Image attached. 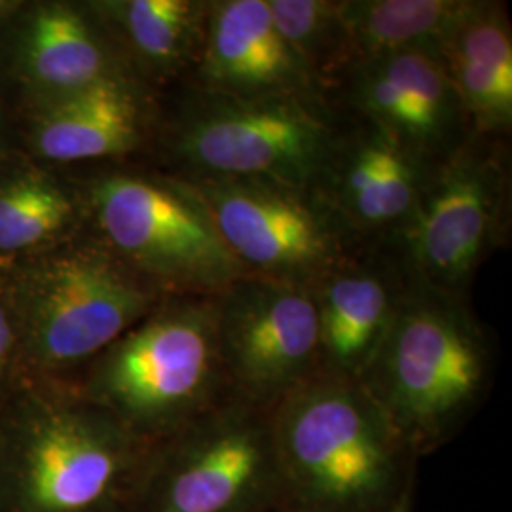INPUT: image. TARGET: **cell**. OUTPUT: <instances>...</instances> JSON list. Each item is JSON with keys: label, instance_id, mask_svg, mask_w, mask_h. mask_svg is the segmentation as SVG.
Masks as SVG:
<instances>
[{"label": "cell", "instance_id": "obj_1", "mask_svg": "<svg viewBox=\"0 0 512 512\" xmlns=\"http://www.w3.org/2000/svg\"><path fill=\"white\" fill-rule=\"evenodd\" d=\"M150 446L69 382L0 406V512H131Z\"/></svg>", "mask_w": 512, "mask_h": 512}, {"label": "cell", "instance_id": "obj_2", "mask_svg": "<svg viewBox=\"0 0 512 512\" xmlns=\"http://www.w3.org/2000/svg\"><path fill=\"white\" fill-rule=\"evenodd\" d=\"M281 512H387L414 497L418 456L359 378L321 368L272 410Z\"/></svg>", "mask_w": 512, "mask_h": 512}, {"label": "cell", "instance_id": "obj_3", "mask_svg": "<svg viewBox=\"0 0 512 512\" xmlns=\"http://www.w3.org/2000/svg\"><path fill=\"white\" fill-rule=\"evenodd\" d=\"M344 122L327 97L241 99L183 84L162 95L147 164L184 181L319 183Z\"/></svg>", "mask_w": 512, "mask_h": 512}, {"label": "cell", "instance_id": "obj_4", "mask_svg": "<svg viewBox=\"0 0 512 512\" xmlns=\"http://www.w3.org/2000/svg\"><path fill=\"white\" fill-rule=\"evenodd\" d=\"M492 376V342L471 300L412 277L359 380L420 459L459 435Z\"/></svg>", "mask_w": 512, "mask_h": 512}, {"label": "cell", "instance_id": "obj_5", "mask_svg": "<svg viewBox=\"0 0 512 512\" xmlns=\"http://www.w3.org/2000/svg\"><path fill=\"white\" fill-rule=\"evenodd\" d=\"M29 380L71 382L167 294L90 230L0 274Z\"/></svg>", "mask_w": 512, "mask_h": 512}, {"label": "cell", "instance_id": "obj_6", "mask_svg": "<svg viewBox=\"0 0 512 512\" xmlns=\"http://www.w3.org/2000/svg\"><path fill=\"white\" fill-rule=\"evenodd\" d=\"M69 384L147 444L181 431L232 397L215 296H167Z\"/></svg>", "mask_w": 512, "mask_h": 512}, {"label": "cell", "instance_id": "obj_7", "mask_svg": "<svg viewBox=\"0 0 512 512\" xmlns=\"http://www.w3.org/2000/svg\"><path fill=\"white\" fill-rule=\"evenodd\" d=\"M69 171L88 230L167 296H217L243 275L192 184L147 162Z\"/></svg>", "mask_w": 512, "mask_h": 512}, {"label": "cell", "instance_id": "obj_8", "mask_svg": "<svg viewBox=\"0 0 512 512\" xmlns=\"http://www.w3.org/2000/svg\"><path fill=\"white\" fill-rule=\"evenodd\" d=\"M511 211V137L471 133L431 167L393 245L414 279L471 300L478 270L511 238Z\"/></svg>", "mask_w": 512, "mask_h": 512}, {"label": "cell", "instance_id": "obj_9", "mask_svg": "<svg viewBox=\"0 0 512 512\" xmlns=\"http://www.w3.org/2000/svg\"><path fill=\"white\" fill-rule=\"evenodd\" d=\"M272 410L228 397L150 446L131 512H281Z\"/></svg>", "mask_w": 512, "mask_h": 512}, {"label": "cell", "instance_id": "obj_10", "mask_svg": "<svg viewBox=\"0 0 512 512\" xmlns=\"http://www.w3.org/2000/svg\"><path fill=\"white\" fill-rule=\"evenodd\" d=\"M186 183L200 194L243 275L311 289L368 247L311 188L266 181Z\"/></svg>", "mask_w": 512, "mask_h": 512}, {"label": "cell", "instance_id": "obj_11", "mask_svg": "<svg viewBox=\"0 0 512 512\" xmlns=\"http://www.w3.org/2000/svg\"><path fill=\"white\" fill-rule=\"evenodd\" d=\"M215 300L220 359L234 397L274 410L323 368L310 289L241 275Z\"/></svg>", "mask_w": 512, "mask_h": 512}, {"label": "cell", "instance_id": "obj_12", "mask_svg": "<svg viewBox=\"0 0 512 512\" xmlns=\"http://www.w3.org/2000/svg\"><path fill=\"white\" fill-rule=\"evenodd\" d=\"M330 101L427 164H439L473 133L439 46L357 61Z\"/></svg>", "mask_w": 512, "mask_h": 512}, {"label": "cell", "instance_id": "obj_13", "mask_svg": "<svg viewBox=\"0 0 512 512\" xmlns=\"http://www.w3.org/2000/svg\"><path fill=\"white\" fill-rule=\"evenodd\" d=\"M114 76L133 74L86 0H23L0 27V92L14 114Z\"/></svg>", "mask_w": 512, "mask_h": 512}, {"label": "cell", "instance_id": "obj_14", "mask_svg": "<svg viewBox=\"0 0 512 512\" xmlns=\"http://www.w3.org/2000/svg\"><path fill=\"white\" fill-rule=\"evenodd\" d=\"M162 93L114 76L16 114L19 150L57 169L147 162L160 124Z\"/></svg>", "mask_w": 512, "mask_h": 512}, {"label": "cell", "instance_id": "obj_15", "mask_svg": "<svg viewBox=\"0 0 512 512\" xmlns=\"http://www.w3.org/2000/svg\"><path fill=\"white\" fill-rule=\"evenodd\" d=\"M433 165L344 112L315 192L361 241L393 245L412 219Z\"/></svg>", "mask_w": 512, "mask_h": 512}, {"label": "cell", "instance_id": "obj_16", "mask_svg": "<svg viewBox=\"0 0 512 512\" xmlns=\"http://www.w3.org/2000/svg\"><path fill=\"white\" fill-rule=\"evenodd\" d=\"M186 84L241 99L327 97L279 35L268 0H207L202 50Z\"/></svg>", "mask_w": 512, "mask_h": 512}, {"label": "cell", "instance_id": "obj_17", "mask_svg": "<svg viewBox=\"0 0 512 512\" xmlns=\"http://www.w3.org/2000/svg\"><path fill=\"white\" fill-rule=\"evenodd\" d=\"M410 279L395 245H368L311 287L323 368L361 378Z\"/></svg>", "mask_w": 512, "mask_h": 512}, {"label": "cell", "instance_id": "obj_18", "mask_svg": "<svg viewBox=\"0 0 512 512\" xmlns=\"http://www.w3.org/2000/svg\"><path fill=\"white\" fill-rule=\"evenodd\" d=\"M437 46L473 133L511 137L512 27L507 4L463 0Z\"/></svg>", "mask_w": 512, "mask_h": 512}, {"label": "cell", "instance_id": "obj_19", "mask_svg": "<svg viewBox=\"0 0 512 512\" xmlns=\"http://www.w3.org/2000/svg\"><path fill=\"white\" fill-rule=\"evenodd\" d=\"M126 69L158 93L186 84L202 50L207 0H86Z\"/></svg>", "mask_w": 512, "mask_h": 512}, {"label": "cell", "instance_id": "obj_20", "mask_svg": "<svg viewBox=\"0 0 512 512\" xmlns=\"http://www.w3.org/2000/svg\"><path fill=\"white\" fill-rule=\"evenodd\" d=\"M88 230L73 171L21 150L0 160V274Z\"/></svg>", "mask_w": 512, "mask_h": 512}, {"label": "cell", "instance_id": "obj_21", "mask_svg": "<svg viewBox=\"0 0 512 512\" xmlns=\"http://www.w3.org/2000/svg\"><path fill=\"white\" fill-rule=\"evenodd\" d=\"M463 0H338L357 61L437 44Z\"/></svg>", "mask_w": 512, "mask_h": 512}, {"label": "cell", "instance_id": "obj_22", "mask_svg": "<svg viewBox=\"0 0 512 512\" xmlns=\"http://www.w3.org/2000/svg\"><path fill=\"white\" fill-rule=\"evenodd\" d=\"M268 8L279 35L330 99L357 63L338 0H268Z\"/></svg>", "mask_w": 512, "mask_h": 512}, {"label": "cell", "instance_id": "obj_23", "mask_svg": "<svg viewBox=\"0 0 512 512\" xmlns=\"http://www.w3.org/2000/svg\"><path fill=\"white\" fill-rule=\"evenodd\" d=\"M29 382L16 313L0 285V406Z\"/></svg>", "mask_w": 512, "mask_h": 512}, {"label": "cell", "instance_id": "obj_24", "mask_svg": "<svg viewBox=\"0 0 512 512\" xmlns=\"http://www.w3.org/2000/svg\"><path fill=\"white\" fill-rule=\"evenodd\" d=\"M18 124L16 114L0 92V160L18 152Z\"/></svg>", "mask_w": 512, "mask_h": 512}, {"label": "cell", "instance_id": "obj_25", "mask_svg": "<svg viewBox=\"0 0 512 512\" xmlns=\"http://www.w3.org/2000/svg\"><path fill=\"white\" fill-rule=\"evenodd\" d=\"M387 512H414V497L406 499L401 505H397L395 509H391V511Z\"/></svg>", "mask_w": 512, "mask_h": 512}]
</instances>
